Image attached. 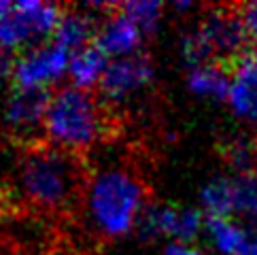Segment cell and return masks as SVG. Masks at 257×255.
Wrapping results in <instances>:
<instances>
[{
	"label": "cell",
	"instance_id": "cell-1",
	"mask_svg": "<svg viewBox=\"0 0 257 255\" xmlns=\"http://www.w3.org/2000/svg\"><path fill=\"white\" fill-rule=\"evenodd\" d=\"M87 225L106 240L136 230L147 208V189L139 175L121 166H106L87 177L81 198Z\"/></svg>",
	"mask_w": 257,
	"mask_h": 255
},
{
	"label": "cell",
	"instance_id": "cell-2",
	"mask_svg": "<svg viewBox=\"0 0 257 255\" xmlns=\"http://www.w3.org/2000/svg\"><path fill=\"white\" fill-rule=\"evenodd\" d=\"M87 183L83 162L51 145L30 147L20 164V191L28 204L64 213L83 198Z\"/></svg>",
	"mask_w": 257,
	"mask_h": 255
},
{
	"label": "cell",
	"instance_id": "cell-3",
	"mask_svg": "<svg viewBox=\"0 0 257 255\" xmlns=\"http://www.w3.org/2000/svg\"><path fill=\"white\" fill-rule=\"evenodd\" d=\"M106 128V111L91 92L72 85L51 92L45 115V139L51 147L81 156L104 139Z\"/></svg>",
	"mask_w": 257,
	"mask_h": 255
},
{
	"label": "cell",
	"instance_id": "cell-4",
	"mask_svg": "<svg viewBox=\"0 0 257 255\" xmlns=\"http://www.w3.org/2000/svg\"><path fill=\"white\" fill-rule=\"evenodd\" d=\"M249 34L238 9L215 7L189 30L181 41V56L187 68L200 64H234L240 60L249 47Z\"/></svg>",
	"mask_w": 257,
	"mask_h": 255
},
{
	"label": "cell",
	"instance_id": "cell-5",
	"mask_svg": "<svg viewBox=\"0 0 257 255\" xmlns=\"http://www.w3.org/2000/svg\"><path fill=\"white\" fill-rule=\"evenodd\" d=\"M64 9L53 3L41 0H22L0 20V49L28 51L49 43L58 30Z\"/></svg>",
	"mask_w": 257,
	"mask_h": 255
},
{
	"label": "cell",
	"instance_id": "cell-6",
	"mask_svg": "<svg viewBox=\"0 0 257 255\" xmlns=\"http://www.w3.org/2000/svg\"><path fill=\"white\" fill-rule=\"evenodd\" d=\"M206 217L198 208L172 204H147L136 232L143 240L166 236L170 242L191 244L204 232Z\"/></svg>",
	"mask_w": 257,
	"mask_h": 255
},
{
	"label": "cell",
	"instance_id": "cell-7",
	"mask_svg": "<svg viewBox=\"0 0 257 255\" xmlns=\"http://www.w3.org/2000/svg\"><path fill=\"white\" fill-rule=\"evenodd\" d=\"M68 62L70 53L53 41L24 51L20 58H15L13 87L49 92L51 85L68 75Z\"/></svg>",
	"mask_w": 257,
	"mask_h": 255
},
{
	"label": "cell",
	"instance_id": "cell-8",
	"mask_svg": "<svg viewBox=\"0 0 257 255\" xmlns=\"http://www.w3.org/2000/svg\"><path fill=\"white\" fill-rule=\"evenodd\" d=\"M51 92L45 89H20L13 87L5 104V123L17 141L36 147L39 136H45V115H47Z\"/></svg>",
	"mask_w": 257,
	"mask_h": 255
},
{
	"label": "cell",
	"instance_id": "cell-9",
	"mask_svg": "<svg viewBox=\"0 0 257 255\" xmlns=\"http://www.w3.org/2000/svg\"><path fill=\"white\" fill-rule=\"evenodd\" d=\"M155 68L151 60L139 53L132 58H121V60H111L108 68L100 83V94L106 102H127L134 96L145 92L147 87L153 83Z\"/></svg>",
	"mask_w": 257,
	"mask_h": 255
},
{
	"label": "cell",
	"instance_id": "cell-10",
	"mask_svg": "<svg viewBox=\"0 0 257 255\" xmlns=\"http://www.w3.org/2000/svg\"><path fill=\"white\" fill-rule=\"evenodd\" d=\"M145 36L147 34L139 26L115 7V11L104 15V20L98 24L94 45L108 60H121L139 56Z\"/></svg>",
	"mask_w": 257,
	"mask_h": 255
},
{
	"label": "cell",
	"instance_id": "cell-11",
	"mask_svg": "<svg viewBox=\"0 0 257 255\" xmlns=\"http://www.w3.org/2000/svg\"><path fill=\"white\" fill-rule=\"evenodd\" d=\"M232 68L227 104L238 119L257 125V49L246 51Z\"/></svg>",
	"mask_w": 257,
	"mask_h": 255
},
{
	"label": "cell",
	"instance_id": "cell-12",
	"mask_svg": "<svg viewBox=\"0 0 257 255\" xmlns=\"http://www.w3.org/2000/svg\"><path fill=\"white\" fill-rule=\"evenodd\" d=\"M206 240L219 255H249L253 227L236 221L234 217H206Z\"/></svg>",
	"mask_w": 257,
	"mask_h": 255
},
{
	"label": "cell",
	"instance_id": "cell-13",
	"mask_svg": "<svg viewBox=\"0 0 257 255\" xmlns=\"http://www.w3.org/2000/svg\"><path fill=\"white\" fill-rule=\"evenodd\" d=\"M229 85H232V72L223 64L208 62L187 70V89L198 98L227 102Z\"/></svg>",
	"mask_w": 257,
	"mask_h": 255
},
{
	"label": "cell",
	"instance_id": "cell-14",
	"mask_svg": "<svg viewBox=\"0 0 257 255\" xmlns=\"http://www.w3.org/2000/svg\"><path fill=\"white\" fill-rule=\"evenodd\" d=\"M98 24L94 15L87 13L85 9H75V11H64L62 20L58 24V30L53 34V43L60 45L68 53H75L83 47L94 45Z\"/></svg>",
	"mask_w": 257,
	"mask_h": 255
},
{
	"label": "cell",
	"instance_id": "cell-15",
	"mask_svg": "<svg viewBox=\"0 0 257 255\" xmlns=\"http://www.w3.org/2000/svg\"><path fill=\"white\" fill-rule=\"evenodd\" d=\"M108 60L96 45H89L75 53H70V62H68V81L72 87L77 89H85L91 92L94 87H100L102 77L108 68Z\"/></svg>",
	"mask_w": 257,
	"mask_h": 255
},
{
	"label": "cell",
	"instance_id": "cell-16",
	"mask_svg": "<svg viewBox=\"0 0 257 255\" xmlns=\"http://www.w3.org/2000/svg\"><path fill=\"white\" fill-rule=\"evenodd\" d=\"M200 204L204 217H234L232 177H215L202 187Z\"/></svg>",
	"mask_w": 257,
	"mask_h": 255
},
{
	"label": "cell",
	"instance_id": "cell-17",
	"mask_svg": "<svg viewBox=\"0 0 257 255\" xmlns=\"http://www.w3.org/2000/svg\"><path fill=\"white\" fill-rule=\"evenodd\" d=\"M234 217L249 219L253 227L257 225V170L234 175Z\"/></svg>",
	"mask_w": 257,
	"mask_h": 255
},
{
	"label": "cell",
	"instance_id": "cell-18",
	"mask_svg": "<svg viewBox=\"0 0 257 255\" xmlns=\"http://www.w3.org/2000/svg\"><path fill=\"white\" fill-rule=\"evenodd\" d=\"M119 11L130 17L145 34H151L158 30L164 17V5L158 0H132V3L119 5Z\"/></svg>",
	"mask_w": 257,
	"mask_h": 255
},
{
	"label": "cell",
	"instance_id": "cell-19",
	"mask_svg": "<svg viewBox=\"0 0 257 255\" xmlns=\"http://www.w3.org/2000/svg\"><path fill=\"white\" fill-rule=\"evenodd\" d=\"M227 162L232 164L236 175H244V172H255L257 170V143L238 139L227 147L225 153Z\"/></svg>",
	"mask_w": 257,
	"mask_h": 255
},
{
	"label": "cell",
	"instance_id": "cell-20",
	"mask_svg": "<svg viewBox=\"0 0 257 255\" xmlns=\"http://www.w3.org/2000/svg\"><path fill=\"white\" fill-rule=\"evenodd\" d=\"M240 17L244 22V28H246V34H249L251 43L257 45V3L240 7Z\"/></svg>",
	"mask_w": 257,
	"mask_h": 255
},
{
	"label": "cell",
	"instance_id": "cell-21",
	"mask_svg": "<svg viewBox=\"0 0 257 255\" xmlns=\"http://www.w3.org/2000/svg\"><path fill=\"white\" fill-rule=\"evenodd\" d=\"M13 70H15V58L9 51L0 49V87H3L9 79L13 81Z\"/></svg>",
	"mask_w": 257,
	"mask_h": 255
},
{
	"label": "cell",
	"instance_id": "cell-22",
	"mask_svg": "<svg viewBox=\"0 0 257 255\" xmlns=\"http://www.w3.org/2000/svg\"><path fill=\"white\" fill-rule=\"evenodd\" d=\"M164 255H202L200 249H196L194 244H183V242H170L166 249H164Z\"/></svg>",
	"mask_w": 257,
	"mask_h": 255
},
{
	"label": "cell",
	"instance_id": "cell-23",
	"mask_svg": "<svg viewBox=\"0 0 257 255\" xmlns=\"http://www.w3.org/2000/svg\"><path fill=\"white\" fill-rule=\"evenodd\" d=\"M11 211H13V196H11V191L5 189V187H0V219L7 217Z\"/></svg>",
	"mask_w": 257,
	"mask_h": 255
},
{
	"label": "cell",
	"instance_id": "cell-24",
	"mask_svg": "<svg viewBox=\"0 0 257 255\" xmlns=\"http://www.w3.org/2000/svg\"><path fill=\"white\" fill-rule=\"evenodd\" d=\"M11 3H3V0H0V20H5V15L9 13V11H11Z\"/></svg>",
	"mask_w": 257,
	"mask_h": 255
},
{
	"label": "cell",
	"instance_id": "cell-25",
	"mask_svg": "<svg viewBox=\"0 0 257 255\" xmlns=\"http://www.w3.org/2000/svg\"><path fill=\"white\" fill-rule=\"evenodd\" d=\"M249 255H257V230H253V242H251V251Z\"/></svg>",
	"mask_w": 257,
	"mask_h": 255
},
{
	"label": "cell",
	"instance_id": "cell-26",
	"mask_svg": "<svg viewBox=\"0 0 257 255\" xmlns=\"http://www.w3.org/2000/svg\"><path fill=\"white\" fill-rule=\"evenodd\" d=\"M253 230H257V225H255V227H253Z\"/></svg>",
	"mask_w": 257,
	"mask_h": 255
}]
</instances>
